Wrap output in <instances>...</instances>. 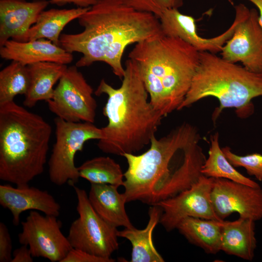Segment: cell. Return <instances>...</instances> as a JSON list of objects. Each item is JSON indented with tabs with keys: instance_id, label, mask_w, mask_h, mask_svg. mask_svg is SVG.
<instances>
[{
	"instance_id": "29",
	"label": "cell",
	"mask_w": 262,
	"mask_h": 262,
	"mask_svg": "<svg viewBox=\"0 0 262 262\" xmlns=\"http://www.w3.org/2000/svg\"><path fill=\"white\" fill-rule=\"evenodd\" d=\"M12 243L7 226L0 222V262H11Z\"/></svg>"
},
{
	"instance_id": "25",
	"label": "cell",
	"mask_w": 262,
	"mask_h": 262,
	"mask_svg": "<svg viewBox=\"0 0 262 262\" xmlns=\"http://www.w3.org/2000/svg\"><path fill=\"white\" fill-rule=\"evenodd\" d=\"M80 178L91 184L124 185V176L120 165L109 157L99 156L88 160L78 167Z\"/></svg>"
},
{
	"instance_id": "3",
	"label": "cell",
	"mask_w": 262,
	"mask_h": 262,
	"mask_svg": "<svg viewBox=\"0 0 262 262\" xmlns=\"http://www.w3.org/2000/svg\"><path fill=\"white\" fill-rule=\"evenodd\" d=\"M129 58L136 62L154 108L163 117L178 110L190 88L199 51L163 34L136 43Z\"/></svg>"
},
{
	"instance_id": "21",
	"label": "cell",
	"mask_w": 262,
	"mask_h": 262,
	"mask_svg": "<svg viewBox=\"0 0 262 262\" xmlns=\"http://www.w3.org/2000/svg\"><path fill=\"white\" fill-rule=\"evenodd\" d=\"M162 213L160 207L151 205L148 210L149 220L145 228L138 229L134 227L117 231L118 237L128 240L132 245L131 262H164V259L157 251L152 241V232Z\"/></svg>"
},
{
	"instance_id": "27",
	"label": "cell",
	"mask_w": 262,
	"mask_h": 262,
	"mask_svg": "<svg viewBox=\"0 0 262 262\" xmlns=\"http://www.w3.org/2000/svg\"><path fill=\"white\" fill-rule=\"evenodd\" d=\"M225 156L235 167H243L247 173L254 176L259 181H262V154L254 153L244 156L234 153L230 148H222Z\"/></svg>"
},
{
	"instance_id": "11",
	"label": "cell",
	"mask_w": 262,
	"mask_h": 262,
	"mask_svg": "<svg viewBox=\"0 0 262 262\" xmlns=\"http://www.w3.org/2000/svg\"><path fill=\"white\" fill-rule=\"evenodd\" d=\"M213 180V178L201 175L189 188L154 204L162 210L159 223L166 231L176 229L187 217L222 221L215 214L211 200Z\"/></svg>"
},
{
	"instance_id": "16",
	"label": "cell",
	"mask_w": 262,
	"mask_h": 262,
	"mask_svg": "<svg viewBox=\"0 0 262 262\" xmlns=\"http://www.w3.org/2000/svg\"><path fill=\"white\" fill-rule=\"evenodd\" d=\"M49 3L46 0H0V47L11 38L22 41Z\"/></svg>"
},
{
	"instance_id": "24",
	"label": "cell",
	"mask_w": 262,
	"mask_h": 262,
	"mask_svg": "<svg viewBox=\"0 0 262 262\" xmlns=\"http://www.w3.org/2000/svg\"><path fill=\"white\" fill-rule=\"evenodd\" d=\"M208 157L201 168L203 175L228 179L252 187L260 186L256 182L238 172L228 161L220 147L218 132L211 136Z\"/></svg>"
},
{
	"instance_id": "26",
	"label": "cell",
	"mask_w": 262,
	"mask_h": 262,
	"mask_svg": "<svg viewBox=\"0 0 262 262\" xmlns=\"http://www.w3.org/2000/svg\"><path fill=\"white\" fill-rule=\"evenodd\" d=\"M30 81L27 66L13 61L0 71V104L14 100L17 95H25Z\"/></svg>"
},
{
	"instance_id": "6",
	"label": "cell",
	"mask_w": 262,
	"mask_h": 262,
	"mask_svg": "<svg viewBox=\"0 0 262 262\" xmlns=\"http://www.w3.org/2000/svg\"><path fill=\"white\" fill-rule=\"evenodd\" d=\"M199 139L196 129L184 123L166 135L150 140L149 148L140 155L125 154L128 167L124 173L127 202L138 200L150 206L167 199L173 172L170 164L176 152Z\"/></svg>"
},
{
	"instance_id": "12",
	"label": "cell",
	"mask_w": 262,
	"mask_h": 262,
	"mask_svg": "<svg viewBox=\"0 0 262 262\" xmlns=\"http://www.w3.org/2000/svg\"><path fill=\"white\" fill-rule=\"evenodd\" d=\"M235 18L231 26L222 33L210 38L200 36L196 31L194 18L181 13L178 9H165L159 18L164 35L180 38L199 52L216 54L221 52L223 47L232 36L238 24L249 14L250 9L240 3L235 6Z\"/></svg>"
},
{
	"instance_id": "4",
	"label": "cell",
	"mask_w": 262,
	"mask_h": 262,
	"mask_svg": "<svg viewBox=\"0 0 262 262\" xmlns=\"http://www.w3.org/2000/svg\"><path fill=\"white\" fill-rule=\"evenodd\" d=\"M52 129L14 100L0 104V179L16 186L42 174Z\"/></svg>"
},
{
	"instance_id": "28",
	"label": "cell",
	"mask_w": 262,
	"mask_h": 262,
	"mask_svg": "<svg viewBox=\"0 0 262 262\" xmlns=\"http://www.w3.org/2000/svg\"><path fill=\"white\" fill-rule=\"evenodd\" d=\"M127 5L136 10L150 13L158 18L165 9H178L183 4V0H122Z\"/></svg>"
},
{
	"instance_id": "7",
	"label": "cell",
	"mask_w": 262,
	"mask_h": 262,
	"mask_svg": "<svg viewBox=\"0 0 262 262\" xmlns=\"http://www.w3.org/2000/svg\"><path fill=\"white\" fill-rule=\"evenodd\" d=\"M54 121L55 142L48 161L49 178L55 185L74 186L80 178L75 156L87 141L101 139L102 130L89 122H68L58 117Z\"/></svg>"
},
{
	"instance_id": "10",
	"label": "cell",
	"mask_w": 262,
	"mask_h": 262,
	"mask_svg": "<svg viewBox=\"0 0 262 262\" xmlns=\"http://www.w3.org/2000/svg\"><path fill=\"white\" fill-rule=\"evenodd\" d=\"M21 224L18 241L21 245L28 246L33 258L61 262L72 248L61 230L62 225L57 216L31 211Z\"/></svg>"
},
{
	"instance_id": "20",
	"label": "cell",
	"mask_w": 262,
	"mask_h": 262,
	"mask_svg": "<svg viewBox=\"0 0 262 262\" xmlns=\"http://www.w3.org/2000/svg\"><path fill=\"white\" fill-rule=\"evenodd\" d=\"M30 85L24 95L23 105L34 106L39 101L46 102L52 98L53 86L66 70V65L54 62H39L27 66Z\"/></svg>"
},
{
	"instance_id": "30",
	"label": "cell",
	"mask_w": 262,
	"mask_h": 262,
	"mask_svg": "<svg viewBox=\"0 0 262 262\" xmlns=\"http://www.w3.org/2000/svg\"><path fill=\"white\" fill-rule=\"evenodd\" d=\"M115 260L95 256L83 250L72 248L61 262H114Z\"/></svg>"
},
{
	"instance_id": "33",
	"label": "cell",
	"mask_w": 262,
	"mask_h": 262,
	"mask_svg": "<svg viewBox=\"0 0 262 262\" xmlns=\"http://www.w3.org/2000/svg\"><path fill=\"white\" fill-rule=\"evenodd\" d=\"M254 4L259 10V23L262 28V0H248Z\"/></svg>"
},
{
	"instance_id": "15",
	"label": "cell",
	"mask_w": 262,
	"mask_h": 262,
	"mask_svg": "<svg viewBox=\"0 0 262 262\" xmlns=\"http://www.w3.org/2000/svg\"><path fill=\"white\" fill-rule=\"evenodd\" d=\"M0 204L11 212L15 226L19 225L20 214L25 211H37L57 217L61 210L60 205L49 192L29 184L16 187L0 185Z\"/></svg>"
},
{
	"instance_id": "9",
	"label": "cell",
	"mask_w": 262,
	"mask_h": 262,
	"mask_svg": "<svg viewBox=\"0 0 262 262\" xmlns=\"http://www.w3.org/2000/svg\"><path fill=\"white\" fill-rule=\"evenodd\" d=\"M93 89L78 67H67L54 89L52 98L47 101L48 108L65 121L95 122L97 103Z\"/></svg>"
},
{
	"instance_id": "23",
	"label": "cell",
	"mask_w": 262,
	"mask_h": 262,
	"mask_svg": "<svg viewBox=\"0 0 262 262\" xmlns=\"http://www.w3.org/2000/svg\"><path fill=\"white\" fill-rule=\"evenodd\" d=\"M223 221L187 217L180 222L176 229L191 244L206 253L214 254L221 251Z\"/></svg>"
},
{
	"instance_id": "13",
	"label": "cell",
	"mask_w": 262,
	"mask_h": 262,
	"mask_svg": "<svg viewBox=\"0 0 262 262\" xmlns=\"http://www.w3.org/2000/svg\"><path fill=\"white\" fill-rule=\"evenodd\" d=\"M212 204L222 220L233 213L256 221L262 218V189L223 178H214Z\"/></svg>"
},
{
	"instance_id": "31",
	"label": "cell",
	"mask_w": 262,
	"mask_h": 262,
	"mask_svg": "<svg viewBox=\"0 0 262 262\" xmlns=\"http://www.w3.org/2000/svg\"><path fill=\"white\" fill-rule=\"evenodd\" d=\"M33 257L27 246L22 245L14 250L11 262H33Z\"/></svg>"
},
{
	"instance_id": "1",
	"label": "cell",
	"mask_w": 262,
	"mask_h": 262,
	"mask_svg": "<svg viewBox=\"0 0 262 262\" xmlns=\"http://www.w3.org/2000/svg\"><path fill=\"white\" fill-rule=\"evenodd\" d=\"M78 19L83 30L61 34L60 46L69 53L82 54L78 67L104 62L120 79L125 72L121 61L127 47L163 34L157 16L136 10L122 0H97Z\"/></svg>"
},
{
	"instance_id": "18",
	"label": "cell",
	"mask_w": 262,
	"mask_h": 262,
	"mask_svg": "<svg viewBox=\"0 0 262 262\" xmlns=\"http://www.w3.org/2000/svg\"><path fill=\"white\" fill-rule=\"evenodd\" d=\"M118 187L104 184H91L88 195L89 202L96 212L105 221L117 228L134 227L126 211L127 202L124 193Z\"/></svg>"
},
{
	"instance_id": "14",
	"label": "cell",
	"mask_w": 262,
	"mask_h": 262,
	"mask_svg": "<svg viewBox=\"0 0 262 262\" xmlns=\"http://www.w3.org/2000/svg\"><path fill=\"white\" fill-rule=\"evenodd\" d=\"M258 18V11L250 9L223 47L221 55L228 62H240L247 69L262 73V28Z\"/></svg>"
},
{
	"instance_id": "19",
	"label": "cell",
	"mask_w": 262,
	"mask_h": 262,
	"mask_svg": "<svg viewBox=\"0 0 262 262\" xmlns=\"http://www.w3.org/2000/svg\"><path fill=\"white\" fill-rule=\"evenodd\" d=\"M254 220L239 217L233 221H223L221 250L247 261H252L257 247Z\"/></svg>"
},
{
	"instance_id": "8",
	"label": "cell",
	"mask_w": 262,
	"mask_h": 262,
	"mask_svg": "<svg viewBox=\"0 0 262 262\" xmlns=\"http://www.w3.org/2000/svg\"><path fill=\"white\" fill-rule=\"evenodd\" d=\"M77 198L79 216L71 223L66 236L73 248L110 259L118 248L117 228L102 219L91 205L86 191L73 186Z\"/></svg>"
},
{
	"instance_id": "34",
	"label": "cell",
	"mask_w": 262,
	"mask_h": 262,
	"mask_svg": "<svg viewBox=\"0 0 262 262\" xmlns=\"http://www.w3.org/2000/svg\"><path fill=\"white\" fill-rule=\"evenodd\" d=\"M231 4H233V0H228Z\"/></svg>"
},
{
	"instance_id": "2",
	"label": "cell",
	"mask_w": 262,
	"mask_h": 262,
	"mask_svg": "<svg viewBox=\"0 0 262 262\" xmlns=\"http://www.w3.org/2000/svg\"><path fill=\"white\" fill-rule=\"evenodd\" d=\"M121 86L115 88L102 79L95 94H105L103 114L107 125L101 128L102 138L97 144L103 152L123 156L134 154L150 143L163 117L150 100L136 62H125Z\"/></svg>"
},
{
	"instance_id": "32",
	"label": "cell",
	"mask_w": 262,
	"mask_h": 262,
	"mask_svg": "<svg viewBox=\"0 0 262 262\" xmlns=\"http://www.w3.org/2000/svg\"><path fill=\"white\" fill-rule=\"evenodd\" d=\"M97 0H50L49 3L62 6L67 3H73L79 7L88 8L94 5Z\"/></svg>"
},
{
	"instance_id": "17",
	"label": "cell",
	"mask_w": 262,
	"mask_h": 262,
	"mask_svg": "<svg viewBox=\"0 0 262 262\" xmlns=\"http://www.w3.org/2000/svg\"><path fill=\"white\" fill-rule=\"evenodd\" d=\"M0 55L25 66L44 62L66 65L73 60L72 53L45 39L25 42L9 39L0 47Z\"/></svg>"
},
{
	"instance_id": "22",
	"label": "cell",
	"mask_w": 262,
	"mask_h": 262,
	"mask_svg": "<svg viewBox=\"0 0 262 262\" xmlns=\"http://www.w3.org/2000/svg\"><path fill=\"white\" fill-rule=\"evenodd\" d=\"M88 8L55 9L42 11L35 23L24 35L21 42L46 39L60 46V37L64 27L78 19Z\"/></svg>"
},
{
	"instance_id": "5",
	"label": "cell",
	"mask_w": 262,
	"mask_h": 262,
	"mask_svg": "<svg viewBox=\"0 0 262 262\" xmlns=\"http://www.w3.org/2000/svg\"><path fill=\"white\" fill-rule=\"evenodd\" d=\"M261 96L262 73L228 62L216 54L200 51L190 88L178 110L213 97L219 102L212 115L213 121L227 108H234L237 115L246 118L254 112L252 99Z\"/></svg>"
}]
</instances>
